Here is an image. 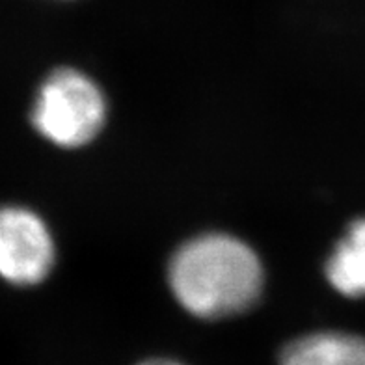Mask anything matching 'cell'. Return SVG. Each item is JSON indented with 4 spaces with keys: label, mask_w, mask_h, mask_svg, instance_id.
Listing matches in <instances>:
<instances>
[{
    "label": "cell",
    "mask_w": 365,
    "mask_h": 365,
    "mask_svg": "<svg viewBox=\"0 0 365 365\" xmlns=\"http://www.w3.org/2000/svg\"><path fill=\"white\" fill-rule=\"evenodd\" d=\"M172 294L185 312L218 321L252 309L264 285L259 255L227 233H203L173 252L168 264Z\"/></svg>",
    "instance_id": "obj_1"
},
{
    "label": "cell",
    "mask_w": 365,
    "mask_h": 365,
    "mask_svg": "<svg viewBox=\"0 0 365 365\" xmlns=\"http://www.w3.org/2000/svg\"><path fill=\"white\" fill-rule=\"evenodd\" d=\"M30 121L51 144L82 148L105 127L106 99L101 88L78 69H54L39 84Z\"/></svg>",
    "instance_id": "obj_2"
},
{
    "label": "cell",
    "mask_w": 365,
    "mask_h": 365,
    "mask_svg": "<svg viewBox=\"0 0 365 365\" xmlns=\"http://www.w3.org/2000/svg\"><path fill=\"white\" fill-rule=\"evenodd\" d=\"M54 261V239L43 218L26 207L0 205V278L32 287L47 278Z\"/></svg>",
    "instance_id": "obj_3"
},
{
    "label": "cell",
    "mask_w": 365,
    "mask_h": 365,
    "mask_svg": "<svg viewBox=\"0 0 365 365\" xmlns=\"http://www.w3.org/2000/svg\"><path fill=\"white\" fill-rule=\"evenodd\" d=\"M278 365H365V336L341 330L304 334L285 343Z\"/></svg>",
    "instance_id": "obj_4"
},
{
    "label": "cell",
    "mask_w": 365,
    "mask_h": 365,
    "mask_svg": "<svg viewBox=\"0 0 365 365\" xmlns=\"http://www.w3.org/2000/svg\"><path fill=\"white\" fill-rule=\"evenodd\" d=\"M328 284L346 298L365 297V218L349 226L324 267Z\"/></svg>",
    "instance_id": "obj_5"
},
{
    "label": "cell",
    "mask_w": 365,
    "mask_h": 365,
    "mask_svg": "<svg viewBox=\"0 0 365 365\" xmlns=\"http://www.w3.org/2000/svg\"><path fill=\"white\" fill-rule=\"evenodd\" d=\"M136 365H185L178 360H172V358H149V360H142Z\"/></svg>",
    "instance_id": "obj_6"
}]
</instances>
